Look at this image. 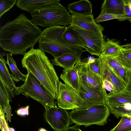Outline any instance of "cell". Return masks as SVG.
<instances>
[{
	"label": "cell",
	"mask_w": 131,
	"mask_h": 131,
	"mask_svg": "<svg viewBox=\"0 0 131 131\" xmlns=\"http://www.w3.org/2000/svg\"><path fill=\"white\" fill-rule=\"evenodd\" d=\"M41 29L24 13L0 28V46L14 55H24L39 42Z\"/></svg>",
	"instance_id": "cell-1"
},
{
	"label": "cell",
	"mask_w": 131,
	"mask_h": 131,
	"mask_svg": "<svg viewBox=\"0 0 131 131\" xmlns=\"http://www.w3.org/2000/svg\"><path fill=\"white\" fill-rule=\"evenodd\" d=\"M23 68L32 73L40 82L49 95L57 99L60 82L53 65L39 49H31L21 60Z\"/></svg>",
	"instance_id": "cell-2"
},
{
	"label": "cell",
	"mask_w": 131,
	"mask_h": 131,
	"mask_svg": "<svg viewBox=\"0 0 131 131\" xmlns=\"http://www.w3.org/2000/svg\"><path fill=\"white\" fill-rule=\"evenodd\" d=\"M67 27L56 26L46 28L41 33L39 41V49L56 58L65 53H77L82 55L83 48L67 43L62 37Z\"/></svg>",
	"instance_id": "cell-3"
},
{
	"label": "cell",
	"mask_w": 131,
	"mask_h": 131,
	"mask_svg": "<svg viewBox=\"0 0 131 131\" xmlns=\"http://www.w3.org/2000/svg\"><path fill=\"white\" fill-rule=\"evenodd\" d=\"M60 0L35 10L30 13L36 25L48 28L56 26H66L72 23L71 15Z\"/></svg>",
	"instance_id": "cell-4"
},
{
	"label": "cell",
	"mask_w": 131,
	"mask_h": 131,
	"mask_svg": "<svg viewBox=\"0 0 131 131\" xmlns=\"http://www.w3.org/2000/svg\"><path fill=\"white\" fill-rule=\"evenodd\" d=\"M109 108L105 103L95 105L84 110L75 109L69 112L71 122L78 126L92 125L103 126L110 115Z\"/></svg>",
	"instance_id": "cell-5"
},
{
	"label": "cell",
	"mask_w": 131,
	"mask_h": 131,
	"mask_svg": "<svg viewBox=\"0 0 131 131\" xmlns=\"http://www.w3.org/2000/svg\"><path fill=\"white\" fill-rule=\"evenodd\" d=\"M24 84L17 87L14 91V95L22 94L27 98H31L41 104L45 110L56 106L57 103L47 92L37 79L30 72Z\"/></svg>",
	"instance_id": "cell-6"
},
{
	"label": "cell",
	"mask_w": 131,
	"mask_h": 131,
	"mask_svg": "<svg viewBox=\"0 0 131 131\" xmlns=\"http://www.w3.org/2000/svg\"><path fill=\"white\" fill-rule=\"evenodd\" d=\"M80 38L85 46L86 51L92 55L101 56L105 43L102 38L93 33L71 24L69 25Z\"/></svg>",
	"instance_id": "cell-7"
},
{
	"label": "cell",
	"mask_w": 131,
	"mask_h": 131,
	"mask_svg": "<svg viewBox=\"0 0 131 131\" xmlns=\"http://www.w3.org/2000/svg\"><path fill=\"white\" fill-rule=\"evenodd\" d=\"M57 100L58 107L67 110L80 109L84 104L83 100L77 91L61 82Z\"/></svg>",
	"instance_id": "cell-8"
},
{
	"label": "cell",
	"mask_w": 131,
	"mask_h": 131,
	"mask_svg": "<svg viewBox=\"0 0 131 131\" xmlns=\"http://www.w3.org/2000/svg\"><path fill=\"white\" fill-rule=\"evenodd\" d=\"M79 83L78 93L83 100L84 104L81 108L78 110L85 109L105 103L107 95L105 90H100L80 81Z\"/></svg>",
	"instance_id": "cell-9"
},
{
	"label": "cell",
	"mask_w": 131,
	"mask_h": 131,
	"mask_svg": "<svg viewBox=\"0 0 131 131\" xmlns=\"http://www.w3.org/2000/svg\"><path fill=\"white\" fill-rule=\"evenodd\" d=\"M44 117L45 121L56 131H64L71 122L67 110L56 106L46 110Z\"/></svg>",
	"instance_id": "cell-10"
},
{
	"label": "cell",
	"mask_w": 131,
	"mask_h": 131,
	"mask_svg": "<svg viewBox=\"0 0 131 131\" xmlns=\"http://www.w3.org/2000/svg\"><path fill=\"white\" fill-rule=\"evenodd\" d=\"M87 60V58L81 59L78 71L79 81L100 90H105L102 78L90 69Z\"/></svg>",
	"instance_id": "cell-11"
},
{
	"label": "cell",
	"mask_w": 131,
	"mask_h": 131,
	"mask_svg": "<svg viewBox=\"0 0 131 131\" xmlns=\"http://www.w3.org/2000/svg\"><path fill=\"white\" fill-rule=\"evenodd\" d=\"M72 24L83 29L89 31L99 37L104 39L103 31V27L94 21L93 14L82 15L71 14Z\"/></svg>",
	"instance_id": "cell-12"
},
{
	"label": "cell",
	"mask_w": 131,
	"mask_h": 131,
	"mask_svg": "<svg viewBox=\"0 0 131 131\" xmlns=\"http://www.w3.org/2000/svg\"><path fill=\"white\" fill-rule=\"evenodd\" d=\"M99 57L101 64L103 80L107 79L112 83L115 88L114 94L122 91L125 88L126 84L100 57Z\"/></svg>",
	"instance_id": "cell-13"
},
{
	"label": "cell",
	"mask_w": 131,
	"mask_h": 131,
	"mask_svg": "<svg viewBox=\"0 0 131 131\" xmlns=\"http://www.w3.org/2000/svg\"><path fill=\"white\" fill-rule=\"evenodd\" d=\"M80 59L75 65L72 67L63 70L60 78L65 84L69 86L78 93L79 89V78L78 71L81 63Z\"/></svg>",
	"instance_id": "cell-14"
},
{
	"label": "cell",
	"mask_w": 131,
	"mask_h": 131,
	"mask_svg": "<svg viewBox=\"0 0 131 131\" xmlns=\"http://www.w3.org/2000/svg\"><path fill=\"white\" fill-rule=\"evenodd\" d=\"M59 0H18L16 5L20 9L30 13L32 11L49 4L57 2Z\"/></svg>",
	"instance_id": "cell-15"
},
{
	"label": "cell",
	"mask_w": 131,
	"mask_h": 131,
	"mask_svg": "<svg viewBox=\"0 0 131 131\" xmlns=\"http://www.w3.org/2000/svg\"><path fill=\"white\" fill-rule=\"evenodd\" d=\"M81 55L77 53H65L59 57L51 59V63L53 65L60 66L64 70H67L75 65L80 59Z\"/></svg>",
	"instance_id": "cell-16"
},
{
	"label": "cell",
	"mask_w": 131,
	"mask_h": 131,
	"mask_svg": "<svg viewBox=\"0 0 131 131\" xmlns=\"http://www.w3.org/2000/svg\"><path fill=\"white\" fill-rule=\"evenodd\" d=\"M107 64L127 84L128 80L127 71L115 57L101 56Z\"/></svg>",
	"instance_id": "cell-17"
},
{
	"label": "cell",
	"mask_w": 131,
	"mask_h": 131,
	"mask_svg": "<svg viewBox=\"0 0 131 131\" xmlns=\"http://www.w3.org/2000/svg\"><path fill=\"white\" fill-rule=\"evenodd\" d=\"M131 103V92L124 90L112 94H107L105 104L108 107Z\"/></svg>",
	"instance_id": "cell-18"
},
{
	"label": "cell",
	"mask_w": 131,
	"mask_h": 131,
	"mask_svg": "<svg viewBox=\"0 0 131 131\" xmlns=\"http://www.w3.org/2000/svg\"><path fill=\"white\" fill-rule=\"evenodd\" d=\"M67 8L71 14L88 15L92 14V4L88 0L72 2L68 5Z\"/></svg>",
	"instance_id": "cell-19"
},
{
	"label": "cell",
	"mask_w": 131,
	"mask_h": 131,
	"mask_svg": "<svg viewBox=\"0 0 131 131\" xmlns=\"http://www.w3.org/2000/svg\"><path fill=\"white\" fill-rule=\"evenodd\" d=\"M124 0H105L102 3L101 12L117 15H124Z\"/></svg>",
	"instance_id": "cell-20"
},
{
	"label": "cell",
	"mask_w": 131,
	"mask_h": 131,
	"mask_svg": "<svg viewBox=\"0 0 131 131\" xmlns=\"http://www.w3.org/2000/svg\"><path fill=\"white\" fill-rule=\"evenodd\" d=\"M3 55H0V79L11 90L14 91L16 89L15 82L13 79L6 65V61L3 57Z\"/></svg>",
	"instance_id": "cell-21"
},
{
	"label": "cell",
	"mask_w": 131,
	"mask_h": 131,
	"mask_svg": "<svg viewBox=\"0 0 131 131\" xmlns=\"http://www.w3.org/2000/svg\"><path fill=\"white\" fill-rule=\"evenodd\" d=\"M13 91L11 90L0 79V107L2 110L6 107L10 105L14 96Z\"/></svg>",
	"instance_id": "cell-22"
},
{
	"label": "cell",
	"mask_w": 131,
	"mask_h": 131,
	"mask_svg": "<svg viewBox=\"0 0 131 131\" xmlns=\"http://www.w3.org/2000/svg\"><path fill=\"white\" fill-rule=\"evenodd\" d=\"M12 54L10 53L7 54L6 61V64L8 66L12 73L11 76L14 81L18 82L22 81L24 82L26 80L27 74H23L19 70Z\"/></svg>",
	"instance_id": "cell-23"
},
{
	"label": "cell",
	"mask_w": 131,
	"mask_h": 131,
	"mask_svg": "<svg viewBox=\"0 0 131 131\" xmlns=\"http://www.w3.org/2000/svg\"><path fill=\"white\" fill-rule=\"evenodd\" d=\"M121 46L122 48L121 52L115 57L127 71L131 70V45Z\"/></svg>",
	"instance_id": "cell-24"
},
{
	"label": "cell",
	"mask_w": 131,
	"mask_h": 131,
	"mask_svg": "<svg viewBox=\"0 0 131 131\" xmlns=\"http://www.w3.org/2000/svg\"><path fill=\"white\" fill-rule=\"evenodd\" d=\"M62 37L69 44L85 49V46L84 43L69 26L67 27L63 34Z\"/></svg>",
	"instance_id": "cell-25"
},
{
	"label": "cell",
	"mask_w": 131,
	"mask_h": 131,
	"mask_svg": "<svg viewBox=\"0 0 131 131\" xmlns=\"http://www.w3.org/2000/svg\"><path fill=\"white\" fill-rule=\"evenodd\" d=\"M122 48L118 42L107 38L101 56L116 57L120 53Z\"/></svg>",
	"instance_id": "cell-26"
},
{
	"label": "cell",
	"mask_w": 131,
	"mask_h": 131,
	"mask_svg": "<svg viewBox=\"0 0 131 131\" xmlns=\"http://www.w3.org/2000/svg\"><path fill=\"white\" fill-rule=\"evenodd\" d=\"M128 18L129 17L126 14L117 15L101 12L99 16L94 19V21L97 24L103 21L114 19H117L121 21L127 20Z\"/></svg>",
	"instance_id": "cell-27"
},
{
	"label": "cell",
	"mask_w": 131,
	"mask_h": 131,
	"mask_svg": "<svg viewBox=\"0 0 131 131\" xmlns=\"http://www.w3.org/2000/svg\"><path fill=\"white\" fill-rule=\"evenodd\" d=\"M131 130V116L121 117L117 125L110 131H128Z\"/></svg>",
	"instance_id": "cell-28"
},
{
	"label": "cell",
	"mask_w": 131,
	"mask_h": 131,
	"mask_svg": "<svg viewBox=\"0 0 131 131\" xmlns=\"http://www.w3.org/2000/svg\"><path fill=\"white\" fill-rule=\"evenodd\" d=\"M16 0H0V18L16 4Z\"/></svg>",
	"instance_id": "cell-29"
},
{
	"label": "cell",
	"mask_w": 131,
	"mask_h": 131,
	"mask_svg": "<svg viewBox=\"0 0 131 131\" xmlns=\"http://www.w3.org/2000/svg\"><path fill=\"white\" fill-rule=\"evenodd\" d=\"M89 64L90 69L93 72L102 78V72L101 64L99 58H96L94 62Z\"/></svg>",
	"instance_id": "cell-30"
},
{
	"label": "cell",
	"mask_w": 131,
	"mask_h": 131,
	"mask_svg": "<svg viewBox=\"0 0 131 131\" xmlns=\"http://www.w3.org/2000/svg\"><path fill=\"white\" fill-rule=\"evenodd\" d=\"M103 84L105 89L110 92L108 94H114L115 88L112 83L109 80L107 79H104L103 81Z\"/></svg>",
	"instance_id": "cell-31"
},
{
	"label": "cell",
	"mask_w": 131,
	"mask_h": 131,
	"mask_svg": "<svg viewBox=\"0 0 131 131\" xmlns=\"http://www.w3.org/2000/svg\"><path fill=\"white\" fill-rule=\"evenodd\" d=\"M0 128L2 131H10L3 112L0 110Z\"/></svg>",
	"instance_id": "cell-32"
},
{
	"label": "cell",
	"mask_w": 131,
	"mask_h": 131,
	"mask_svg": "<svg viewBox=\"0 0 131 131\" xmlns=\"http://www.w3.org/2000/svg\"><path fill=\"white\" fill-rule=\"evenodd\" d=\"M3 112L4 115L5 113L6 114L4 115L5 118H6V120L7 124L8 121L10 122H11V108L10 105L6 107L2 110H0Z\"/></svg>",
	"instance_id": "cell-33"
},
{
	"label": "cell",
	"mask_w": 131,
	"mask_h": 131,
	"mask_svg": "<svg viewBox=\"0 0 131 131\" xmlns=\"http://www.w3.org/2000/svg\"><path fill=\"white\" fill-rule=\"evenodd\" d=\"M29 106L28 105L24 107L21 108L17 111V114L20 116H23L28 115Z\"/></svg>",
	"instance_id": "cell-34"
},
{
	"label": "cell",
	"mask_w": 131,
	"mask_h": 131,
	"mask_svg": "<svg viewBox=\"0 0 131 131\" xmlns=\"http://www.w3.org/2000/svg\"><path fill=\"white\" fill-rule=\"evenodd\" d=\"M131 92V70L128 71V80L126 86L124 89Z\"/></svg>",
	"instance_id": "cell-35"
},
{
	"label": "cell",
	"mask_w": 131,
	"mask_h": 131,
	"mask_svg": "<svg viewBox=\"0 0 131 131\" xmlns=\"http://www.w3.org/2000/svg\"><path fill=\"white\" fill-rule=\"evenodd\" d=\"M124 11L125 14L129 17L127 19L131 22V11L128 8V6L125 4Z\"/></svg>",
	"instance_id": "cell-36"
},
{
	"label": "cell",
	"mask_w": 131,
	"mask_h": 131,
	"mask_svg": "<svg viewBox=\"0 0 131 131\" xmlns=\"http://www.w3.org/2000/svg\"><path fill=\"white\" fill-rule=\"evenodd\" d=\"M125 112L127 116H131V103L125 104Z\"/></svg>",
	"instance_id": "cell-37"
},
{
	"label": "cell",
	"mask_w": 131,
	"mask_h": 131,
	"mask_svg": "<svg viewBox=\"0 0 131 131\" xmlns=\"http://www.w3.org/2000/svg\"><path fill=\"white\" fill-rule=\"evenodd\" d=\"M77 126L75 125L72 126H69L64 131H82Z\"/></svg>",
	"instance_id": "cell-38"
},
{
	"label": "cell",
	"mask_w": 131,
	"mask_h": 131,
	"mask_svg": "<svg viewBox=\"0 0 131 131\" xmlns=\"http://www.w3.org/2000/svg\"><path fill=\"white\" fill-rule=\"evenodd\" d=\"M96 59V58H94V57L91 56L87 58V63L88 64L93 63L95 61Z\"/></svg>",
	"instance_id": "cell-39"
},
{
	"label": "cell",
	"mask_w": 131,
	"mask_h": 131,
	"mask_svg": "<svg viewBox=\"0 0 131 131\" xmlns=\"http://www.w3.org/2000/svg\"><path fill=\"white\" fill-rule=\"evenodd\" d=\"M125 4L127 5L131 11V0H124Z\"/></svg>",
	"instance_id": "cell-40"
},
{
	"label": "cell",
	"mask_w": 131,
	"mask_h": 131,
	"mask_svg": "<svg viewBox=\"0 0 131 131\" xmlns=\"http://www.w3.org/2000/svg\"><path fill=\"white\" fill-rule=\"evenodd\" d=\"M39 131H47L45 129L43 128H41L39 129Z\"/></svg>",
	"instance_id": "cell-41"
},
{
	"label": "cell",
	"mask_w": 131,
	"mask_h": 131,
	"mask_svg": "<svg viewBox=\"0 0 131 131\" xmlns=\"http://www.w3.org/2000/svg\"><path fill=\"white\" fill-rule=\"evenodd\" d=\"M10 131H15L14 129L13 128H11L8 127Z\"/></svg>",
	"instance_id": "cell-42"
},
{
	"label": "cell",
	"mask_w": 131,
	"mask_h": 131,
	"mask_svg": "<svg viewBox=\"0 0 131 131\" xmlns=\"http://www.w3.org/2000/svg\"><path fill=\"white\" fill-rule=\"evenodd\" d=\"M131 131V130H129V131Z\"/></svg>",
	"instance_id": "cell-43"
},
{
	"label": "cell",
	"mask_w": 131,
	"mask_h": 131,
	"mask_svg": "<svg viewBox=\"0 0 131 131\" xmlns=\"http://www.w3.org/2000/svg\"><path fill=\"white\" fill-rule=\"evenodd\" d=\"M130 44L131 45V43H130Z\"/></svg>",
	"instance_id": "cell-44"
}]
</instances>
